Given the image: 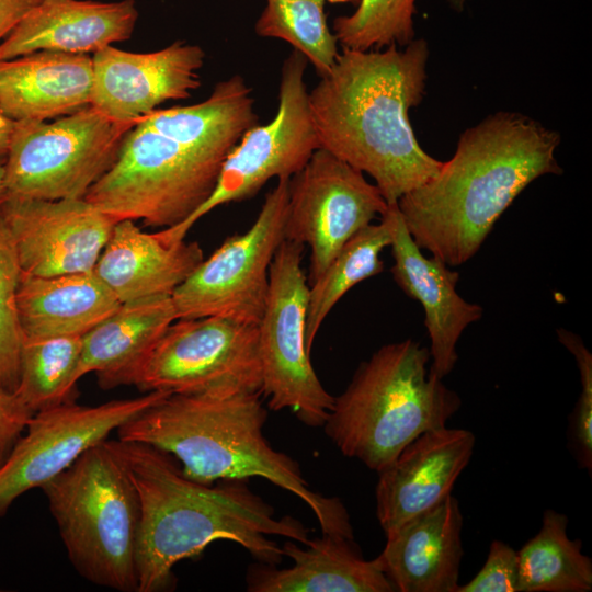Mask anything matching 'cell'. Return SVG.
<instances>
[{"label": "cell", "instance_id": "obj_24", "mask_svg": "<svg viewBox=\"0 0 592 592\" xmlns=\"http://www.w3.org/2000/svg\"><path fill=\"white\" fill-rule=\"evenodd\" d=\"M138 123L223 166L259 117L251 88L242 76L232 75L216 83L203 102L156 110Z\"/></svg>", "mask_w": 592, "mask_h": 592}, {"label": "cell", "instance_id": "obj_19", "mask_svg": "<svg viewBox=\"0 0 592 592\" xmlns=\"http://www.w3.org/2000/svg\"><path fill=\"white\" fill-rule=\"evenodd\" d=\"M463 514L449 494L386 534L377 557L398 592H456L464 555Z\"/></svg>", "mask_w": 592, "mask_h": 592}, {"label": "cell", "instance_id": "obj_5", "mask_svg": "<svg viewBox=\"0 0 592 592\" xmlns=\"http://www.w3.org/2000/svg\"><path fill=\"white\" fill-rule=\"evenodd\" d=\"M430 360L428 348L407 339L358 365L322 425L344 456L378 474L419 435L446 426L462 400L430 371Z\"/></svg>", "mask_w": 592, "mask_h": 592}, {"label": "cell", "instance_id": "obj_27", "mask_svg": "<svg viewBox=\"0 0 592 592\" xmlns=\"http://www.w3.org/2000/svg\"><path fill=\"white\" fill-rule=\"evenodd\" d=\"M568 522L553 509L544 512L539 532L517 551L520 592L592 590V559L580 539L568 537Z\"/></svg>", "mask_w": 592, "mask_h": 592}, {"label": "cell", "instance_id": "obj_22", "mask_svg": "<svg viewBox=\"0 0 592 592\" xmlns=\"http://www.w3.org/2000/svg\"><path fill=\"white\" fill-rule=\"evenodd\" d=\"M204 260L196 241L170 242L134 220L117 221L93 272L121 303L172 295Z\"/></svg>", "mask_w": 592, "mask_h": 592}, {"label": "cell", "instance_id": "obj_13", "mask_svg": "<svg viewBox=\"0 0 592 592\" xmlns=\"http://www.w3.org/2000/svg\"><path fill=\"white\" fill-rule=\"evenodd\" d=\"M388 203L364 173L318 148L288 182L285 239L310 249L308 284Z\"/></svg>", "mask_w": 592, "mask_h": 592}, {"label": "cell", "instance_id": "obj_11", "mask_svg": "<svg viewBox=\"0 0 592 592\" xmlns=\"http://www.w3.org/2000/svg\"><path fill=\"white\" fill-rule=\"evenodd\" d=\"M308 60L293 50L284 60L278 106L273 119L249 129L225 159L210 196L181 224L163 228L161 237L184 240L187 231L214 208L253 197L271 179H291L320 148L305 76Z\"/></svg>", "mask_w": 592, "mask_h": 592}, {"label": "cell", "instance_id": "obj_23", "mask_svg": "<svg viewBox=\"0 0 592 592\" xmlns=\"http://www.w3.org/2000/svg\"><path fill=\"white\" fill-rule=\"evenodd\" d=\"M92 56L39 50L0 61V109L13 122L46 121L91 105Z\"/></svg>", "mask_w": 592, "mask_h": 592}, {"label": "cell", "instance_id": "obj_25", "mask_svg": "<svg viewBox=\"0 0 592 592\" xmlns=\"http://www.w3.org/2000/svg\"><path fill=\"white\" fill-rule=\"evenodd\" d=\"M122 303L92 271L56 276L22 273L18 314L23 338L82 337Z\"/></svg>", "mask_w": 592, "mask_h": 592}, {"label": "cell", "instance_id": "obj_14", "mask_svg": "<svg viewBox=\"0 0 592 592\" xmlns=\"http://www.w3.org/2000/svg\"><path fill=\"white\" fill-rule=\"evenodd\" d=\"M167 395L151 391L96 406L69 401L34 413L0 466V516L20 496L41 488L88 448Z\"/></svg>", "mask_w": 592, "mask_h": 592}, {"label": "cell", "instance_id": "obj_16", "mask_svg": "<svg viewBox=\"0 0 592 592\" xmlns=\"http://www.w3.org/2000/svg\"><path fill=\"white\" fill-rule=\"evenodd\" d=\"M205 53L177 41L151 53L107 46L92 55L91 105L111 119L136 125L170 100H184L201 86Z\"/></svg>", "mask_w": 592, "mask_h": 592}, {"label": "cell", "instance_id": "obj_20", "mask_svg": "<svg viewBox=\"0 0 592 592\" xmlns=\"http://www.w3.org/2000/svg\"><path fill=\"white\" fill-rule=\"evenodd\" d=\"M137 18L135 0H41L0 43V61L39 50L94 54L128 39Z\"/></svg>", "mask_w": 592, "mask_h": 592}, {"label": "cell", "instance_id": "obj_15", "mask_svg": "<svg viewBox=\"0 0 592 592\" xmlns=\"http://www.w3.org/2000/svg\"><path fill=\"white\" fill-rule=\"evenodd\" d=\"M0 213L22 273L44 277L92 271L116 224L84 198L7 197Z\"/></svg>", "mask_w": 592, "mask_h": 592}, {"label": "cell", "instance_id": "obj_9", "mask_svg": "<svg viewBox=\"0 0 592 592\" xmlns=\"http://www.w3.org/2000/svg\"><path fill=\"white\" fill-rule=\"evenodd\" d=\"M258 326L207 316L174 320L122 386L169 395L262 394Z\"/></svg>", "mask_w": 592, "mask_h": 592}, {"label": "cell", "instance_id": "obj_31", "mask_svg": "<svg viewBox=\"0 0 592 592\" xmlns=\"http://www.w3.org/2000/svg\"><path fill=\"white\" fill-rule=\"evenodd\" d=\"M417 1L360 0L352 14L333 20L338 44L358 52L407 46L414 39Z\"/></svg>", "mask_w": 592, "mask_h": 592}, {"label": "cell", "instance_id": "obj_34", "mask_svg": "<svg viewBox=\"0 0 592 592\" xmlns=\"http://www.w3.org/2000/svg\"><path fill=\"white\" fill-rule=\"evenodd\" d=\"M456 592H520L517 551L501 540H492L482 568Z\"/></svg>", "mask_w": 592, "mask_h": 592}, {"label": "cell", "instance_id": "obj_18", "mask_svg": "<svg viewBox=\"0 0 592 592\" xmlns=\"http://www.w3.org/2000/svg\"><path fill=\"white\" fill-rule=\"evenodd\" d=\"M475 443L469 430L444 426L428 431L378 473L376 516L385 535L452 494Z\"/></svg>", "mask_w": 592, "mask_h": 592}, {"label": "cell", "instance_id": "obj_12", "mask_svg": "<svg viewBox=\"0 0 592 592\" xmlns=\"http://www.w3.org/2000/svg\"><path fill=\"white\" fill-rule=\"evenodd\" d=\"M289 179L266 194L254 223L228 237L172 293L177 319L207 316L258 326L267 299L269 272L285 240Z\"/></svg>", "mask_w": 592, "mask_h": 592}, {"label": "cell", "instance_id": "obj_17", "mask_svg": "<svg viewBox=\"0 0 592 592\" xmlns=\"http://www.w3.org/2000/svg\"><path fill=\"white\" fill-rule=\"evenodd\" d=\"M391 228L390 269L394 281L425 312L430 337V371L440 378L448 375L458 360L456 346L464 330L478 321L483 309L466 301L456 291L459 273L441 259L425 257L411 237L397 203L385 212Z\"/></svg>", "mask_w": 592, "mask_h": 592}, {"label": "cell", "instance_id": "obj_2", "mask_svg": "<svg viewBox=\"0 0 592 592\" xmlns=\"http://www.w3.org/2000/svg\"><path fill=\"white\" fill-rule=\"evenodd\" d=\"M429 45L342 48L309 92L320 148L371 175L388 204L430 180L443 161L419 145L409 110L424 96Z\"/></svg>", "mask_w": 592, "mask_h": 592}, {"label": "cell", "instance_id": "obj_39", "mask_svg": "<svg viewBox=\"0 0 592 592\" xmlns=\"http://www.w3.org/2000/svg\"><path fill=\"white\" fill-rule=\"evenodd\" d=\"M447 3L457 12H462L468 0H446Z\"/></svg>", "mask_w": 592, "mask_h": 592}, {"label": "cell", "instance_id": "obj_26", "mask_svg": "<svg viewBox=\"0 0 592 592\" xmlns=\"http://www.w3.org/2000/svg\"><path fill=\"white\" fill-rule=\"evenodd\" d=\"M174 320L171 295L122 303L82 335L79 377L94 372L101 388L122 386L125 375Z\"/></svg>", "mask_w": 592, "mask_h": 592}, {"label": "cell", "instance_id": "obj_10", "mask_svg": "<svg viewBox=\"0 0 592 592\" xmlns=\"http://www.w3.org/2000/svg\"><path fill=\"white\" fill-rule=\"evenodd\" d=\"M304 246L284 240L269 272V293L258 325L262 396L273 411L289 409L304 424L320 428L333 408L306 346L309 284L301 269Z\"/></svg>", "mask_w": 592, "mask_h": 592}, {"label": "cell", "instance_id": "obj_35", "mask_svg": "<svg viewBox=\"0 0 592 592\" xmlns=\"http://www.w3.org/2000/svg\"><path fill=\"white\" fill-rule=\"evenodd\" d=\"M33 414L14 391L0 384V466L24 433Z\"/></svg>", "mask_w": 592, "mask_h": 592}, {"label": "cell", "instance_id": "obj_1", "mask_svg": "<svg viewBox=\"0 0 592 592\" xmlns=\"http://www.w3.org/2000/svg\"><path fill=\"white\" fill-rule=\"evenodd\" d=\"M112 443L140 503L136 592L171 590L174 566L200 556L215 540H231L258 562L274 566L284 554L269 536L309 542V528L291 515L276 519L274 508L250 490L248 480L203 485L186 478L171 455L157 447L118 439Z\"/></svg>", "mask_w": 592, "mask_h": 592}, {"label": "cell", "instance_id": "obj_28", "mask_svg": "<svg viewBox=\"0 0 592 592\" xmlns=\"http://www.w3.org/2000/svg\"><path fill=\"white\" fill-rule=\"evenodd\" d=\"M391 228L385 213L378 224L355 234L322 274L309 284L306 346L310 353L316 335L335 304L358 283L384 270L382 251L390 246Z\"/></svg>", "mask_w": 592, "mask_h": 592}, {"label": "cell", "instance_id": "obj_36", "mask_svg": "<svg viewBox=\"0 0 592 592\" xmlns=\"http://www.w3.org/2000/svg\"><path fill=\"white\" fill-rule=\"evenodd\" d=\"M41 0H0V43Z\"/></svg>", "mask_w": 592, "mask_h": 592}, {"label": "cell", "instance_id": "obj_33", "mask_svg": "<svg viewBox=\"0 0 592 592\" xmlns=\"http://www.w3.org/2000/svg\"><path fill=\"white\" fill-rule=\"evenodd\" d=\"M560 343L573 355L580 375L581 392L570 415L569 446L580 468L592 473V355L582 339L558 329Z\"/></svg>", "mask_w": 592, "mask_h": 592}, {"label": "cell", "instance_id": "obj_38", "mask_svg": "<svg viewBox=\"0 0 592 592\" xmlns=\"http://www.w3.org/2000/svg\"><path fill=\"white\" fill-rule=\"evenodd\" d=\"M5 198H7V191L4 186V169H3V164L0 163V208L2 204L4 203Z\"/></svg>", "mask_w": 592, "mask_h": 592}, {"label": "cell", "instance_id": "obj_32", "mask_svg": "<svg viewBox=\"0 0 592 592\" xmlns=\"http://www.w3.org/2000/svg\"><path fill=\"white\" fill-rule=\"evenodd\" d=\"M21 277L14 241L0 213V384L10 391L19 384L23 344L18 314Z\"/></svg>", "mask_w": 592, "mask_h": 592}, {"label": "cell", "instance_id": "obj_4", "mask_svg": "<svg viewBox=\"0 0 592 592\" xmlns=\"http://www.w3.org/2000/svg\"><path fill=\"white\" fill-rule=\"evenodd\" d=\"M261 396L167 395L121 425L117 436L174 456L182 464L183 475L203 485L264 478L304 501L322 534L353 538L342 501L312 491L298 463L267 442L263 434L267 411Z\"/></svg>", "mask_w": 592, "mask_h": 592}, {"label": "cell", "instance_id": "obj_7", "mask_svg": "<svg viewBox=\"0 0 592 592\" xmlns=\"http://www.w3.org/2000/svg\"><path fill=\"white\" fill-rule=\"evenodd\" d=\"M221 164L137 123L113 166L83 197L116 223L169 228L189 218L213 193Z\"/></svg>", "mask_w": 592, "mask_h": 592}, {"label": "cell", "instance_id": "obj_6", "mask_svg": "<svg viewBox=\"0 0 592 592\" xmlns=\"http://www.w3.org/2000/svg\"><path fill=\"white\" fill-rule=\"evenodd\" d=\"M41 489L76 571L96 585L136 592L140 503L112 440L88 448Z\"/></svg>", "mask_w": 592, "mask_h": 592}, {"label": "cell", "instance_id": "obj_29", "mask_svg": "<svg viewBox=\"0 0 592 592\" xmlns=\"http://www.w3.org/2000/svg\"><path fill=\"white\" fill-rule=\"evenodd\" d=\"M82 337L23 338L16 396L33 412L75 401Z\"/></svg>", "mask_w": 592, "mask_h": 592}, {"label": "cell", "instance_id": "obj_21", "mask_svg": "<svg viewBox=\"0 0 592 592\" xmlns=\"http://www.w3.org/2000/svg\"><path fill=\"white\" fill-rule=\"evenodd\" d=\"M293 539L283 546L294 563L285 569L253 563L247 572L250 592H394L377 558L365 560L353 538L322 534L305 548Z\"/></svg>", "mask_w": 592, "mask_h": 592}, {"label": "cell", "instance_id": "obj_30", "mask_svg": "<svg viewBox=\"0 0 592 592\" xmlns=\"http://www.w3.org/2000/svg\"><path fill=\"white\" fill-rule=\"evenodd\" d=\"M360 0H265L254 31L261 37L282 39L299 52L319 77L333 66L338 41L327 23V3L357 5Z\"/></svg>", "mask_w": 592, "mask_h": 592}, {"label": "cell", "instance_id": "obj_8", "mask_svg": "<svg viewBox=\"0 0 592 592\" xmlns=\"http://www.w3.org/2000/svg\"><path fill=\"white\" fill-rule=\"evenodd\" d=\"M134 126L92 105L50 123L14 122L3 163L7 197L83 198L113 166Z\"/></svg>", "mask_w": 592, "mask_h": 592}, {"label": "cell", "instance_id": "obj_37", "mask_svg": "<svg viewBox=\"0 0 592 592\" xmlns=\"http://www.w3.org/2000/svg\"><path fill=\"white\" fill-rule=\"evenodd\" d=\"M14 122L0 109V158L5 157Z\"/></svg>", "mask_w": 592, "mask_h": 592}, {"label": "cell", "instance_id": "obj_3", "mask_svg": "<svg viewBox=\"0 0 592 592\" xmlns=\"http://www.w3.org/2000/svg\"><path fill=\"white\" fill-rule=\"evenodd\" d=\"M559 144L557 132L517 112L469 127L435 175L398 201L411 237L449 266L466 263L530 183L562 172Z\"/></svg>", "mask_w": 592, "mask_h": 592}]
</instances>
